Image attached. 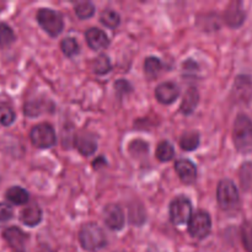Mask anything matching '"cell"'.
I'll return each instance as SVG.
<instances>
[{
  "label": "cell",
  "instance_id": "1",
  "mask_svg": "<svg viewBox=\"0 0 252 252\" xmlns=\"http://www.w3.org/2000/svg\"><path fill=\"white\" fill-rule=\"evenodd\" d=\"M233 142L241 154L252 153V120L246 115H239L234 122Z\"/></svg>",
  "mask_w": 252,
  "mask_h": 252
},
{
  "label": "cell",
  "instance_id": "2",
  "mask_svg": "<svg viewBox=\"0 0 252 252\" xmlns=\"http://www.w3.org/2000/svg\"><path fill=\"white\" fill-rule=\"evenodd\" d=\"M79 241L84 250L90 252L101 250L107 244V239H106L102 228L95 223H88L80 229Z\"/></svg>",
  "mask_w": 252,
  "mask_h": 252
},
{
  "label": "cell",
  "instance_id": "3",
  "mask_svg": "<svg viewBox=\"0 0 252 252\" xmlns=\"http://www.w3.org/2000/svg\"><path fill=\"white\" fill-rule=\"evenodd\" d=\"M217 199L223 211H236L240 206V194L236 185L229 179L221 180L217 189Z\"/></svg>",
  "mask_w": 252,
  "mask_h": 252
},
{
  "label": "cell",
  "instance_id": "4",
  "mask_svg": "<svg viewBox=\"0 0 252 252\" xmlns=\"http://www.w3.org/2000/svg\"><path fill=\"white\" fill-rule=\"evenodd\" d=\"M37 21L39 26L52 37H57L63 31V17L59 12L52 9H46V7L39 9L37 12Z\"/></svg>",
  "mask_w": 252,
  "mask_h": 252
},
{
  "label": "cell",
  "instance_id": "5",
  "mask_svg": "<svg viewBox=\"0 0 252 252\" xmlns=\"http://www.w3.org/2000/svg\"><path fill=\"white\" fill-rule=\"evenodd\" d=\"M32 144L38 149H48L52 148L57 142V135L53 127L48 123H39L34 126L30 133Z\"/></svg>",
  "mask_w": 252,
  "mask_h": 252
},
{
  "label": "cell",
  "instance_id": "6",
  "mask_svg": "<svg viewBox=\"0 0 252 252\" xmlns=\"http://www.w3.org/2000/svg\"><path fill=\"white\" fill-rule=\"evenodd\" d=\"M212 230V219L207 212L198 211L192 214L189 221V233L192 238L202 240L207 238Z\"/></svg>",
  "mask_w": 252,
  "mask_h": 252
},
{
  "label": "cell",
  "instance_id": "7",
  "mask_svg": "<svg viewBox=\"0 0 252 252\" xmlns=\"http://www.w3.org/2000/svg\"><path fill=\"white\" fill-rule=\"evenodd\" d=\"M192 217L191 201L186 197H177L170 204V219L175 225L189 223Z\"/></svg>",
  "mask_w": 252,
  "mask_h": 252
},
{
  "label": "cell",
  "instance_id": "8",
  "mask_svg": "<svg viewBox=\"0 0 252 252\" xmlns=\"http://www.w3.org/2000/svg\"><path fill=\"white\" fill-rule=\"evenodd\" d=\"M103 221L111 230H121L125 225V214L120 206L108 204L103 209Z\"/></svg>",
  "mask_w": 252,
  "mask_h": 252
},
{
  "label": "cell",
  "instance_id": "9",
  "mask_svg": "<svg viewBox=\"0 0 252 252\" xmlns=\"http://www.w3.org/2000/svg\"><path fill=\"white\" fill-rule=\"evenodd\" d=\"M2 235H4V239L12 250L16 252H24L25 245H26V241L29 238L21 229L16 228V226H11V228L5 229Z\"/></svg>",
  "mask_w": 252,
  "mask_h": 252
},
{
  "label": "cell",
  "instance_id": "10",
  "mask_svg": "<svg viewBox=\"0 0 252 252\" xmlns=\"http://www.w3.org/2000/svg\"><path fill=\"white\" fill-rule=\"evenodd\" d=\"M175 170L181 181L186 185H191L197 179V167L192 161L187 159H180L175 162Z\"/></svg>",
  "mask_w": 252,
  "mask_h": 252
},
{
  "label": "cell",
  "instance_id": "11",
  "mask_svg": "<svg viewBox=\"0 0 252 252\" xmlns=\"http://www.w3.org/2000/svg\"><path fill=\"white\" fill-rule=\"evenodd\" d=\"M179 86L174 83H162L155 89V96H157L158 101L165 103V105H170L174 102L179 97Z\"/></svg>",
  "mask_w": 252,
  "mask_h": 252
},
{
  "label": "cell",
  "instance_id": "12",
  "mask_svg": "<svg viewBox=\"0 0 252 252\" xmlns=\"http://www.w3.org/2000/svg\"><path fill=\"white\" fill-rule=\"evenodd\" d=\"M233 94L236 100L239 101H250L252 96V81L251 78L248 75H240L236 78L235 84H234Z\"/></svg>",
  "mask_w": 252,
  "mask_h": 252
},
{
  "label": "cell",
  "instance_id": "13",
  "mask_svg": "<svg viewBox=\"0 0 252 252\" xmlns=\"http://www.w3.org/2000/svg\"><path fill=\"white\" fill-rule=\"evenodd\" d=\"M75 147L81 155L89 157V155H93L96 152L97 142H96V138L91 133L84 132L76 135Z\"/></svg>",
  "mask_w": 252,
  "mask_h": 252
},
{
  "label": "cell",
  "instance_id": "14",
  "mask_svg": "<svg viewBox=\"0 0 252 252\" xmlns=\"http://www.w3.org/2000/svg\"><path fill=\"white\" fill-rule=\"evenodd\" d=\"M86 42H88L89 47L94 51H101V49H105L108 46L110 41H108V37L102 30L96 29H89L85 33Z\"/></svg>",
  "mask_w": 252,
  "mask_h": 252
},
{
  "label": "cell",
  "instance_id": "15",
  "mask_svg": "<svg viewBox=\"0 0 252 252\" xmlns=\"http://www.w3.org/2000/svg\"><path fill=\"white\" fill-rule=\"evenodd\" d=\"M245 10L243 9V4L241 2H231L228 6L225 11V22L230 27H240L245 21Z\"/></svg>",
  "mask_w": 252,
  "mask_h": 252
},
{
  "label": "cell",
  "instance_id": "16",
  "mask_svg": "<svg viewBox=\"0 0 252 252\" xmlns=\"http://www.w3.org/2000/svg\"><path fill=\"white\" fill-rule=\"evenodd\" d=\"M20 219L27 226H36L42 220V211L37 204L26 207L20 214Z\"/></svg>",
  "mask_w": 252,
  "mask_h": 252
},
{
  "label": "cell",
  "instance_id": "17",
  "mask_svg": "<svg viewBox=\"0 0 252 252\" xmlns=\"http://www.w3.org/2000/svg\"><path fill=\"white\" fill-rule=\"evenodd\" d=\"M199 101V94L198 91L194 88H191L187 90V93L185 94V97L182 100L181 103V111L185 115H191L194 111V108L197 107Z\"/></svg>",
  "mask_w": 252,
  "mask_h": 252
},
{
  "label": "cell",
  "instance_id": "18",
  "mask_svg": "<svg viewBox=\"0 0 252 252\" xmlns=\"http://www.w3.org/2000/svg\"><path fill=\"white\" fill-rule=\"evenodd\" d=\"M6 198L16 206H24L29 202V192L22 187L14 186L6 191Z\"/></svg>",
  "mask_w": 252,
  "mask_h": 252
},
{
  "label": "cell",
  "instance_id": "19",
  "mask_svg": "<svg viewBox=\"0 0 252 252\" xmlns=\"http://www.w3.org/2000/svg\"><path fill=\"white\" fill-rule=\"evenodd\" d=\"M162 69V64L157 57H148L144 61V74L148 79H154L159 75Z\"/></svg>",
  "mask_w": 252,
  "mask_h": 252
},
{
  "label": "cell",
  "instance_id": "20",
  "mask_svg": "<svg viewBox=\"0 0 252 252\" xmlns=\"http://www.w3.org/2000/svg\"><path fill=\"white\" fill-rule=\"evenodd\" d=\"M199 145V134L197 132H187L180 139V147L185 152H193Z\"/></svg>",
  "mask_w": 252,
  "mask_h": 252
},
{
  "label": "cell",
  "instance_id": "21",
  "mask_svg": "<svg viewBox=\"0 0 252 252\" xmlns=\"http://www.w3.org/2000/svg\"><path fill=\"white\" fill-rule=\"evenodd\" d=\"M175 157V149L169 142L164 140V142L159 143L157 148V158L160 161H170L174 159Z\"/></svg>",
  "mask_w": 252,
  "mask_h": 252
},
{
  "label": "cell",
  "instance_id": "22",
  "mask_svg": "<svg viewBox=\"0 0 252 252\" xmlns=\"http://www.w3.org/2000/svg\"><path fill=\"white\" fill-rule=\"evenodd\" d=\"M111 68L112 65H111L110 58L106 54H100L94 62L93 69L97 75H105V74L110 73Z\"/></svg>",
  "mask_w": 252,
  "mask_h": 252
},
{
  "label": "cell",
  "instance_id": "23",
  "mask_svg": "<svg viewBox=\"0 0 252 252\" xmlns=\"http://www.w3.org/2000/svg\"><path fill=\"white\" fill-rule=\"evenodd\" d=\"M74 10H75V14L79 19H89L95 14V6L90 1L76 2Z\"/></svg>",
  "mask_w": 252,
  "mask_h": 252
},
{
  "label": "cell",
  "instance_id": "24",
  "mask_svg": "<svg viewBox=\"0 0 252 252\" xmlns=\"http://www.w3.org/2000/svg\"><path fill=\"white\" fill-rule=\"evenodd\" d=\"M100 21L102 22L106 27H108V29H116V27L120 25L121 17L120 15H118V12L113 11V10L111 9H107L101 14Z\"/></svg>",
  "mask_w": 252,
  "mask_h": 252
},
{
  "label": "cell",
  "instance_id": "25",
  "mask_svg": "<svg viewBox=\"0 0 252 252\" xmlns=\"http://www.w3.org/2000/svg\"><path fill=\"white\" fill-rule=\"evenodd\" d=\"M241 240L245 250L252 252V221L246 220L241 225Z\"/></svg>",
  "mask_w": 252,
  "mask_h": 252
},
{
  "label": "cell",
  "instance_id": "26",
  "mask_svg": "<svg viewBox=\"0 0 252 252\" xmlns=\"http://www.w3.org/2000/svg\"><path fill=\"white\" fill-rule=\"evenodd\" d=\"M15 121V112L11 106L0 101V125L10 126Z\"/></svg>",
  "mask_w": 252,
  "mask_h": 252
},
{
  "label": "cell",
  "instance_id": "27",
  "mask_svg": "<svg viewBox=\"0 0 252 252\" xmlns=\"http://www.w3.org/2000/svg\"><path fill=\"white\" fill-rule=\"evenodd\" d=\"M61 48L66 57H74L79 53V44L73 37H66L62 41Z\"/></svg>",
  "mask_w": 252,
  "mask_h": 252
},
{
  "label": "cell",
  "instance_id": "28",
  "mask_svg": "<svg viewBox=\"0 0 252 252\" xmlns=\"http://www.w3.org/2000/svg\"><path fill=\"white\" fill-rule=\"evenodd\" d=\"M15 41V33L11 27L4 22H0V46L5 47L11 44Z\"/></svg>",
  "mask_w": 252,
  "mask_h": 252
},
{
  "label": "cell",
  "instance_id": "29",
  "mask_svg": "<svg viewBox=\"0 0 252 252\" xmlns=\"http://www.w3.org/2000/svg\"><path fill=\"white\" fill-rule=\"evenodd\" d=\"M240 180L244 189H251L252 187V164L251 162L244 164L243 166H241Z\"/></svg>",
  "mask_w": 252,
  "mask_h": 252
},
{
  "label": "cell",
  "instance_id": "30",
  "mask_svg": "<svg viewBox=\"0 0 252 252\" xmlns=\"http://www.w3.org/2000/svg\"><path fill=\"white\" fill-rule=\"evenodd\" d=\"M129 152L133 155H139V154H147L148 153V144L143 140H135L132 142L129 145Z\"/></svg>",
  "mask_w": 252,
  "mask_h": 252
},
{
  "label": "cell",
  "instance_id": "31",
  "mask_svg": "<svg viewBox=\"0 0 252 252\" xmlns=\"http://www.w3.org/2000/svg\"><path fill=\"white\" fill-rule=\"evenodd\" d=\"M12 207L7 203H0V224H4L12 218Z\"/></svg>",
  "mask_w": 252,
  "mask_h": 252
},
{
  "label": "cell",
  "instance_id": "32",
  "mask_svg": "<svg viewBox=\"0 0 252 252\" xmlns=\"http://www.w3.org/2000/svg\"><path fill=\"white\" fill-rule=\"evenodd\" d=\"M115 89H116V93H117L120 96L132 91V86H130L129 83L126 80H118L117 83L115 84Z\"/></svg>",
  "mask_w": 252,
  "mask_h": 252
}]
</instances>
